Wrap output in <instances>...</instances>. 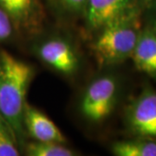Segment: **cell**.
I'll use <instances>...</instances> for the list:
<instances>
[{"mask_svg":"<svg viewBox=\"0 0 156 156\" xmlns=\"http://www.w3.org/2000/svg\"><path fill=\"white\" fill-rule=\"evenodd\" d=\"M113 152L118 156H156V141L147 140L120 141L114 144Z\"/></svg>","mask_w":156,"mask_h":156,"instance_id":"obj_9","label":"cell"},{"mask_svg":"<svg viewBox=\"0 0 156 156\" xmlns=\"http://www.w3.org/2000/svg\"><path fill=\"white\" fill-rule=\"evenodd\" d=\"M117 98V83L110 76L94 81L87 89L81 103L83 115L91 122H101L113 111Z\"/></svg>","mask_w":156,"mask_h":156,"instance_id":"obj_3","label":"cell"},{"mask_svg":"<svg viewBox=\"0 0 156 156\" xmlns=\"http://www.w3.org/2000/svg\"><path fill=\"white\" fill-rule=\"evenodd\" d=\"M140 14L118 19L101 29V32L94 44L98 61L114 64L131 57L141 30Z\"/></svg>","mask_w":156,"mask_h":156,"instance_id":"obj_2","label":"cell"},{"mask_svg":"<svg viewBox=\"0 0 156 156\" xmlns=\"http://www.w3.org/2000/svg\"><path fill=\"white\" fill-rule=\"evenodd\" d=\"M127 118L134 134L156 138V91H143L129 107Z\"/></svg>","mask_w":156,"mask_h":156,"instance_id":"obj_5","label":"cell"},{"mask_svg":"<svg viewBox=\"0 0 156 156\" xmlns=\"http://www.w3.org/2000/svg\"><path fill=\"white\" fill-rule=\"evenodd\" d=\"M11 19L5 11L0 8V40L5 39L11 36L12 31Z\"/></svg>","mask_w":156,"mask_h":156,"instance_id":"obj_13","label":"cell"},{"mask_svg":"<svg viewBox=\"0 0 156 156\" xmlns=\"http://www.w3.org/2000/svg\"><path fill=\"white\" fill-rule=\"evenodd\" d=\"M33 69L6 51L0 54V115L22 137L26 94L33 77Z\"/></svg>","mask_w":156,"mask_h":156,"instance_id":"obj_1","label":"cell"},{"mask_svg":"<svg viewBox=\"0 0 156 156\" xmlns=\"http://www.w3.org/2000/svg\"><path fill=\"white\" fill-rule=\"evenodd\" d=\"M16 135L11 126L0 115V156H17Z\"/></svg>","mask_w":156,"mask_h":156,"instance_id":"obj_12","label":"cell"},{"mask_svg":"<svg viewBox=\"0 0 156 156\" xmlns=\"http://www.w3.org/2000/svg\"><path fill=\"white\" fill-rule=\"evenodd\" d=\"M0 7L15 22L22 23L30 17L34 0H0Z\"/></svg>","mask_w":156,"mask_h":156,"instance_id":"obj_10","label":"cell"},{"mask_svg":"<svg viewBox=\"0 0 156 156\" xmlns=\"http://www.w3.org/2000/svg\"><path fill=\"white\" fill-rule=\"evenodd\" d=\"M61 5L69 11H79L83 10L87 0H57Z\"/></svg>","mask_w":156,"mask_h":156,"instance_id":"obj_14","label":"cell"},{"mask_svg":"<svg viewBox=\"0 0 156 156\" xmlns=\"http://www.w3.org/2000/svg\"><path fill=\"white\" fill-rule=\"evenodd\" d=\"M141 5L142 6L150 5L152 4H154V2H156V0H140Z\"/></svg>","mask_w":156,"mask_h":156,"instance_id":"obj_15","label":"cell"},{"mask_svg":"<svg viewBox=\"0 0 156 156\" xmlns=\"http://www.w3.org/2000/svg\"><path fill=\"white\" fill-rule=\"evenodd\" d=\"M154 3H156V2H154Z\"/></svg>","mask_w":156,"mask_h":156,"instance_id":"obj_16","label":"cell"},{"mask_svg":"<svg viewBox=\"0 0 156 156\" xmlns=\"http://www.w3.org/2000/svg\"><path fill=\"white\" fill-rule=\"evenodd\" d=\"M131 57L137 69L156 79V26L141 29Z\"/></svg>","mask_w":156,"mask_h":156,"instance_id":"obj_8","label":"cell"},{"mask_svg":"<svg viewBox=\"0 0 156 156\" xmlns=\"http://www.w3.org/2000/svg\"><path fill=\"white\" fill-rule=\"evenodd\" d=\"M140 0H87L86 20L92 29H101L107 24L133 14L140 13Z\"/></svg>","mask_w":156,"mask_h":156,"instance_id":"obj_4","label":"cell"},{"mask_svg":"<svg viewBox=\"0 0 156 156\" xmlns=\"http://www.w3.org/2000/svg\"><path fill=\"white\" fill-rule=\"evenodd\" d=\"M26 150L30 156H72V150L64 147L62 143L53 141H36L27 146Z\"/></svg>","mask_w":156,"mask_h":156,"instance_id":"obj_11","label":"cell"},{"mask_svg":"<svg viewBox=\"0 0 156 156\" xmlns=\"http://www.w3.org/2000/svg\"><path fill=\"white\" fill-rule=\"evenodd\" d=\"M23 124L29 134L37 141L63 143L66 140L61 130L49 117L27 103L23 110Z\"/></svg>","mask_w":156,"mask_h":156,"instance_id":"obj_7","label":"cell"},{"mask_svg":"<svg viewBox=\"0 0 156 156\" xmlns=\"http://www.w3.org/2000/svg\"><path fill=\"white\" fill-rule=\"evenodd\" d=\"M39 56L56 70L63 74H72L76 70L78 58L75 50L66 41L50 39L39 48Z\"/></svg>","mask_w":156,"mask_h":156,"instance_id":"obj_6","label":"cell"}]
</instances>
